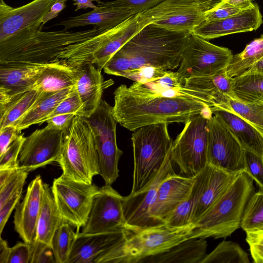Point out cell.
Instances as JSON below:
<instances>
[{"label":"cell","instance_id":"1","mask_svg":"<svg viewBox=\"0 0 263 263\" xmlns=\"http://www.w3.org/2000/svg\"><path fill=\"white\" fill-rule=\"evenodd\" d=\"M114 96L112 114L130 131L153 124L185 123L194 116L212 111L206 104L193 98L137 92L125 84L117 87Z\"/></svg>","mask_w":263,"mask_h":263},{"label":"cell","instance_id":"2","mask_svg":"<svg viewBox=\"0 0 263 263\" xmlns=\"http://www.w3.org/2000/svg\"><path fill=\"white\" fill-rule=\"evenodd\" d=\"M191 33L149 24L119 51L129 61L130 69L150 66L172 70L180 65Z\"/></svg>","mask_w":263,"mask_h":263},{"label":"cell","instance_id":"3","mask_svg":"<svg viewBox=\"0 0 263 263\" xmlns=\"http://www.w3.org/2000/svg\"><path fill=\"white\" fill-rule=\"evenodd\" d=\"M253 179L240 172L212 207L195 224L194 238L230 236L241 227L247 203L254 193Z\"/></svg>","mask_w":263,"mask_h":263},{"label":"cell","instance_id":"4","mask_svg":"<svg viewBox=\"0 0 263 263\" xmlns=\"http://www.w3.org/2000/svg\"><path fill=\"white\" fill-rule=\"evenodd\" d=\"M57 0H33L13 8L0 2V64L9 61L38 33L42 20Z\"/></svg>","mask_w":263,"mask_h":263},{"label":"cell","instance_id":"5","mask_svg":"<svg viewBox=\"0 0 263 263\" xmlns=\"http://www.w3.org/2000/svg\"><path fill=\"white\" fill-rule=\"evenodd\" d=\"M65 177L92 184L99 175L98 156L92 128L85 118L75 115L63 132L61 155L58 161Z\"/></svg>","mask_w":263,"mask_h":263},{"label":"cell","instance_id":"6","mask_svg":"<svg viewBox=\"0 0 263 263\" xmlns=\"http://www.w3.org/2000/svg\"><path fill=\"white\" fill-rule=\"evenodd\" d=\"M133 132L132 194L145 189L153 181L171 155L173 142L166 123L144 126Z\"/></svg>","mask_w":263,"mask_h":263},{"label":"cell","instance_id":"7","mask_svg":"<svg viewBox=\"0 0 263 263\" xmlns=\"http://www.w3.org/2000/svg\"><path fill=\"white\" fill-rule=\"evenodd\" d=\"M195 226L171 228L165 223L130 232L115 252L111 263H140L148 257L168 251L178 243L194 238Z\"/></svg>","mask_w":263,"mask_h":263},{"label":"cell","instance_id":"8","mask_svg":"<svg viewBox=\"0 0 263 263\" xmlns=\"http://www.w3.org/2000/svg\"><path fill=\"white\" fill-rule=\"evenodd\" d=\"M212 116L211 111L191 118L173 141L171 158L181 173L195 177L208 164V122Z\"/></svg>","mask_w":263,"mask_h":263},{"label":"cell","instance_id":"9","mask_svg":"<svg viewBox=\"0 0 263 263\" xmlns=\"http://www.w3.org/2000/svg\"><path fill=\"white\" fill-rule=\"evenodd\" d=\"M111 108L107 102L102 100L96 111L85 118L94 136L98 156L99 175L103 179L105 184L108 185H111L119 177L118 164L123 154L117 145V122L112 114Z\"/></svg>","mask_w":263,"mask_h":263},{"label":"cell","instance_id":"10","mask_svg":"<svg viewBox=\"0 0 263 263\" xmlns=\"http://www.w3.org/2000/svg\"><path fill=\"white\" fill-rule=\"evenodd\" d=\"M233 56L228 48L191 32L176 72L183 84L186 79L213 76L226 70Z\"/></svg>","mask_w":263,"mask_h":263},{"label":"cell","instance_id":"11","mask_svg":"<svg viewBox=\"0 0 263 263\" xmlns=\"http://www.w3.org/2000/svg\"><path fill=\"white\" fill-rule=\"evenodd\" d=\"M51 190L62 219L76 228L85 224L95 195L96 185L78 182L63 176L55 178Z\"/></svg>","mask_w":263,"mask_h":263},{"label":"cell","instance_id":"12","mask_svg":"<svg viewBox=\"0 0 263 263\" xmlns=\"http://www.w3.org/2000/svg\"><path fill=\"white\" fill-rule=\"evenodd\" d=\"M102 31L96 26L77 32L65 29L49 32L41 31L9 61L3 64L46 63L59 60L58 56L67 46L84 41Z\"/></svg>","mask_w":263,"mask_h":263},{"label":"cell","instance_id":"13","mask_svg":"<svg viewBox=\"0 0 263 263\" xmlns=\"http://www.w3.org/2000/svg\"><path fill=\"white\" fill-rule=\"evenodd\" d=\"M206 12L199 0H163L140 13L148 24L171 31L192 32L203 22Z\"/></svg>","mask_w":263,"mask_h":263},{"label":"cell","instance_id":"14","mask_svg":"<svg viewBox=\"0 0 263 263\" xmlns=\"http://www.w3.org/2000/svg\"><path fill=\"white\" fill-rule=\"evenodd\" d=\"M245 149L217 116L209 120L208 164L231 173L244 171Z\"/></svg>","mask_w":263,"mask_h":263},{"label":"cell","instance_id":"15","mask_svg":"<svg viewBox=\"0 0 263 263\" xmlns=\"http://www.w3.org/2000/svg\"><path fill=\"white\" fill-rule=\"evenodd\" d=\"M123 199L124 196L111 185L105 184L99 187L82 232L95 234L126 229L123 208Z\"/></svg>","mask_w":263,"mask_h":263},{"label":"cell","instance_id":"16","mask_svg":"<svg viewBox=\"0 0 263 263\" xmlns=\"http://www.w3.org/2000/svg\"><path fill=\"white\" fill-rule=\"evenodd\" d=\"M63 132L46 126L25 138L18 158V167L28 173L58 162L61 155Z\"/></svg>","mask_w":263,"mask_h":263},{"label":"cell","instance_id":"17","mask_svg":"<svg viewBox=\"0 0 263 263\" xmlns=\"http://www.w3.org/2000/svg\"><path fill=\"white\" fill-rule=\"evenodd\" d=\"M130 232L126 229L95 234L77 232L66 263H108Z\"/></svg>","mask_w":263,"mask_h":263},{"label":"cell","instance_id":"18","mask_svg":"<svg viewBox=\"0 0 263 263\" xmlns=\"http://www.w3.org/2000/svg\"><path fill=\"white\" fill-rule=\"evenodd\" d=\"M172 163L170 155L151 184L139 192L124 196L123 208L127 230L135 232L157 226L150 216L149 210L161 183L175 173Z\"/></svg>","mask_w":263,"mask_h":263},{"label":"cell","instance_id":"19","mask_svg":"<svg viewBox=\"0 0 263 263\" xmlns=\"http://www.w3.org/2000/svg\"><path fill=\"white\" fill-rule=\"evenodd\" d=\"M181 94L202 101L211 108H226L230 98L235 99L232 91V78L224 70L216 74L185 80L178 88Z\"/></svg>","mask_w":263,"mask_h":263},{"label":"cell","instance_id":"20","mask_svg":"<svg viewBox=\"0 0 263 263\" xmlns=\"http://www.w3.org/2000/svg\"><path fill=\"white\" fill-rule=\"evenodd\" d=\"M43 191L44 183L37 175L30 182L23 200L15 208L14 229L24 242L32 246L36 239Z\"/></svg>","mask_w":263,"mask_h":263},{"label":"cell","instance_id":"21","mask_svg":"<svg viewBox=\"0 0 263 263\" xmlns=\"http://www.w3.org/2000/svg\"><path fill=\"white\" fill-rule=\"evenodd\" d=\"M195 179V176L184 177L174 173L161 183L149 210L157 225L164 223L166 218L187 198Z\"/></svg>","mask_w":263,"mask_h":263},{"label":"cell","instance_id":"22","mask_svg":"<svg viewBox=\"0 0 263 263\" xmlns=\"http://www.w3.org/2000/svg\"><path fill=\"white\" fill-rule=\"evenodd\" d=\"M263 23L258 5L253 6L224 19L202 23L192 32L210 40L229 34L256 30Z\"/></svg>","mask_w":263,"mask_h":263},{"label":"cell","instance_id":"23","mask_svg":"<svg viewBox=\"0 0 263 263\" xmlns=\"http://www.w3.org/2000/svg\"><path fill=\"white\" fill-rule=\"evenodd\" d=\"M112 79L104 81L101 70L89 63L78 66L76 91L82 103L78 116L88 118L97 109L105 89L113 85Z\"/></svg>","mask_w":263,"mask_h":263},{"label":"cell","instance_id":"24","mask_svg":"<svg viewBox=\"0 0 263 263\" xmlns=\"http://www.w3.org/2000/svg\"><path fill=\"white\" fill-rule=\"evenodd\" d=\"M47 63L0 64V88L12 95H18L33 88Z\"/></svg>","mask_w":263,"mask_h":263},{"label":"cell","instance_id":"25","mask_svg":"<svg viewBox=\"0 0 263 263\" xmlns=\"http://www.w3.org/2000/svg\"><path fill=\"white\" fill-rule=\"evenodd\" d=\"M148 24L140 13L130 16L121 23L118 30L95 52L90 63L102 70L111 57Z\"/></svg>","mask_w":263,"mask_h":263},{"label":"cell","instance_id":"26","mask_svg":"<svg viewBox=\"0 0 263 263\" xmlns=\"http://www.w3.org/2000/svg\"><path fill=\"white\" fill-rule=\"evenodd\" d=\"M213 115L219 117L246 150L263 158V134L235 112L218 107L211 108Z\"/></svg>","mask_w":263,"mask_h":263},{"label":"cell","instance_id":"27","mask_svg":"<svg viewBox=\"0 0 263 263\" xmlns=\"http://www.w3.org/2000/svg\"><path fill=\"white\" fill-rule=\"evenodd\" d=\"M133 12L118 7L97 5V8L87 13L72 16L61 21L58 25L68 30L73 27L93 25L103 31L111 29L130 16Z\"/></svg>","mask_w":263,"mask_h":263},{"label":"cell","instance_id":"28","mask_svg":"<svg viewBox=\"0 0 263 263\" xmlns=\"http://www.w3.org/2000/svg\"><path fill=\"white\" fill-rule=\"evenodd\" d=\"M210 165L208 180L192 216L191 223L194 225L212 207L239 173L229 172Z\"/></svg>","mask_w":263,"mask_h":263},{"label":"cell","instance_id":"29","mask_svg":"<svg viewBox=\"0 0 263 263\" xmlns=\"http://www.w3.org/2000/svg\"><path fill=\"white\" fill-rule=\"evenodd\" d=\"M77 77L78 67L57 60L47 63L33 88L42 93L58 91L74 86Z\"/></svg>","mask_w":263,"mask_h":263},{"label":"cell","instance_id":"30","mask_svg":"<svg viewBox=\"0 0 263 263\" xmlns=\"http://www.w3.org/2000/svg\"><path fill=\"white\" fill-rule=\"evenodd\" d=\"M207 247L205 238H190L140 263H200L206 255Z\"/></svg>","mask_w":263,"mask_h":263},{"label":"cell","instance_id":"31","mask_svg":"<svg viewBox=\"0 0 263 263\" xmlns=\"http://www.w3.org/2000/svg\"><path fill=\"white\" fill-rule=\"evenodd\" d=\"M210 165L195 176L192 190L187 198L166 218L164 223L169 227L180 228L193 224L192 216L208 178Z\"/></svg>","mask_w":263,"mask_h":263},{"label":"cell","instance_id":"32","mask_svg":"<svg viewBox=\"0 0 263 263\" xmlns=\"http://www.w3.org/2000/svg\"><path fill=\"white\" fill-rule=\"evenodd\" d=\"M74 87L56 92L42 93L32 107L15 125L18 132L32 125L42 123L58 105L71 93Z\"/></svg>","mask_w":263,"mask_h":263},{"label":"cell","instance_id":"33","mask_svg":"<svg viewBox=\"0 0 263 263\" xmlns=\"http://www.w3.org/2000/svg\"><path fill=\"white\" fill-rule=\"evenodd\" d=\"M62 220L51 188L44 183L43 198L36 240L51 245L53 234Z\"/></svg>","mask_w":263,"mask_h":263},{"label":"cell","instance_id":"34","mask_svg":"<svg viewBox=\"0 0 263 263\" xmlns=\"http://www.w3.org/2000/svg\"><path fill=\"white\" fill-rule=\"evenodd\" d=\"M42 92L32 88L15 96L0 108V129L9 125L15 126L32 107Z\"/></svg>","mask_w":263,"mask_h":263},{"label":"cell","instance_id":"35","mask_svg":"<svg viewBox=\"0 0 263 263\" xmlns=\"http://www.w3.org/2000/svg\"><path fill=\"white\" fill-rule=\"evenodd\" d=\"M235 99L246 103H263V76L245 74L232 78Z\"/></svg>","mask_w":263,"mask_h":263},{"label":"cell","instance_id":"36","mask_svg":"<svg viewBox=\"0 0 263 263\" xmlns=\"http://www.w3.org/2000/svg\"><path fill=\"white\" fill-rule=\"evenodd\" d=\"M263 58V34L247 44L241 52L233 55L226 73L229 78L243 74Z\"/></svg>","mask_w":263,"mask_h":263},{"label":"cell","instance_id":"37","mask_svg":"<svg viewBox=\"0 0 263 263\" xmlns=\"http://www.w3.org/2000/svg\"><path fill=\"white\" fill-rule=\"evenodd\" d=\"M248 254L237 243L223 240L200 263H249Z\"/></svg>","mask_w":263,"mask_h":263},{"label":"cell","instance_id":"38","mask_svg":"<svg viewBox=\"0 0 263 263\" xmlns=\"http://www.w3.org/2000/svg\"><path fill=\"white\" fill-rule=\"evenodd\" d=\"M73 228L62 220L53 234L51 246L56 263H66L68 260L77 235Z\"/></svg>","mask_w":263,"mask_h":263},{"label":"cell","instance_id":"39","mask_svg":"<svg viewBox=\"0 0 263 263\" xmlns=\"http://www.w3.org/2000/svg\"><path fill=\"white\" fill-rule=\"evenodd\" d=\"M241 228L246 232L263 231V189L250 197L242 216Z\"/></svg>","mask_w":263,"mask_h":263},{"label":"cell","instance_id":"40","mask_svg":"<svg viewBox=\"0 0 263 263\" xmlns=\"http://www.w3.org/2000/svg\"><path fill=\"white\" fill-rule=\"evenodd\" d=\"M224 109L235 112L263 134V103H246L231 98Z\"/></svg>","mask_w":263,"mask_h":263},{"label":"cell","instance_id":"41","mask_svg":"<svg viewBox=\"0 0 263 263\" xmlns=\"http://www.w3.org/2000/svg\"><path fill=\"white\" fill-rule=\"evenodd\" d=\"M29 173L20 168L0 186V207L16 192L23 189Z\"/></svg>","mask_w":263,"mask_h":263},{"label":"cell","instance_id":"42","mask_svg":"<svg viewBox=\"0 0 263 263\" xmlns=\"http://www.w3.org/2000/svg\"><path fill=\"white\" fill-rule=\"evenodd\" d=\"M244 171L263 189V158L257 154L245 149Z\"/></svg>","mask_w":263,"mask_h":263},{"label":"cell","instance_id":"43","mask_svg":"<svg viewBox=\"0 0 263 263\" xmlns=\"http://www.w3.org/2000/svg\"><path fill=\"white\" fill-rule=\"evenodd\" d=\"M163 0H115L102 3L99 6L123 8L137 14L147 10L162 2Z\"/></svg>","mask_w":263,"mask_h":263},{"label":"cell","instance_id":"44","mask_svg":"<svg viewBox=\"0 0 263 263\" xmlns=\"http://www.w3.org/2000/svg\"><path fill=\"white\" fill-rule=\"evenodd\" d=\"M25 138L23 134H20L5 152L0 155V170L19 167L18 158Z\"/></svg>","mask_w":263,"mask_h":263},{"label":"cell","instance_id":"45","mask_svg":"<svg viewBox=\"0 0 263 263\" xmlns=\"http://www.w3.org/2000/svg\"><path fill=\"white\" fill-rule=\"evenodd\" d=\"M82 108V103L74 86L71 93L58 105L53 111L43 120L42 123L45 122L48 119L59 115L73 114L79 115Z\"/></svg>","mask_w":263,"mask_h":263},{"label":"cell","instance_id":"46","mask_svg":"<svg viewBox=\"0 0 263 263\" xmlns=\"http://www.w3.org/2000/svg\"><path fill=\"white\" fill-rule=\"evenodd\" d=\"M130 67L127 58L118 50L107 61L103 69L107 74L124 77Z\"/></svg>","mask_w":263,"mask_h":263},{"label":"cell","instance_id":"47","mask_svg":"<svg viewBox=\"0 0 263 263\" xmlns=\"http://www.w3.org/2000/svg\"><path fill=\"white\" fill-rule=\"evenodd\" d=\"M246 240L253 262L263 263V231L247 232Z\"/></svg>","mask_w":263,"mask_h":263},{"label":"cell","instance_id":"48","mask_svg":"<svg viewBox=\"0 0 263 263\" xmlns=\"http://www.w3.org/2000/svg\"><path fill=\"white\" fill-rule=\"evenodd\" d=\"M246 10L221 3L211 10L205 12L202 23L222 20ZM201 23V24H202Z\"/></svg>","mask_w":263,"mask_h":263},{"label":"cell","instance_id":"49","mask_svg":"<svg viewBox=\"0 0 263 263\" xmlns=\"http://www.w3.org/2000/svg\"><path fill=\"white\" fill-rule=\"evenodd\" d=\"M32 253V245L18 242L10 248L7 263H31Z\"/></svg>","mask_w":263,"mask_h":263},{"label":"cell","instance_id":"50","mask_svg":"<svg viewBox=\"0 0 263 263\" xmlns=\"http://www.w3.org/2000/svg\"><path fill=\"white\" fill-rule=\"evenodd\" d=\"M56 262L51 246L35 241L32 246L31 263Z\"/></svg>","mask_w":263,"mask_h":263},{"label":"cell","instance_id":"51","mask_svg":"<svg viewBox=\"0 0 263 263\" xmlns=\"http://www.w3.org/2000/svg\"><path fill=\"white\" fill-rule=\"evenodd\" d=\"M23 189L16 192L2 206L0 207V234H2L4 227L13 210L18 204Z\"/></svg>","mask_w":263,"mask_h":263},{"label":"cell","instance_id":"52","mask_svg":"<svg viewBox=\"0 0 263 263\" xmlns=\"http://www.w3.org/2000/svg\"><path fill=\"white\" fill-rule=\"evenodd\" d=\"M20 134L14 125L7 126L0 129V155L5 152Z\"/></svg>","mask_w":263,"mask_h":263},{"label":"cell","instance_id":"53","mask_svg":"<svg viewBox=\"0 0 263 263\" xmlns=\"http://www.w3.org/2000/svg\"><path fill=\"white\" fill-rule=\"evenodd\" d=\"M75 115L73 114L59 115L48 119L45 122L49 127L63 132L69 126Z\"/></svg>","mask_w":263,"mask_h":263},{"label":"cell","instance_id":"54","mask_svg":"<svg viewBox=\"0 0 263 263\" xmlns=\"http://www.w3.org/2000/svg\"><path fill=\"white\" fill-rule=\"evenodd\" d=\"M67 0H57L51 6L50 10L42 20L43 26L48 21L58 16L59 14L66 7Z\"/></svg>","mask_w":263,"mask_h":263},{"label":"cell","instance_id":"55","mask_svg":"<svg viewBox=\"0 0 263 263\" xmlns=\"http://www.w3.org/2000/svg\"><path fill=\"white\" fill-rule=\"evenodd\" d=\"M222 3L228 5L247 9L253 6V0H223Z\"/></svg>","mask_w":263,"mask_h":263},{"label":"cell","instance_id":"56","mask_svg":"<svg viewBox=\"0 0 263 263\" xmlns=\"http://www.w3.org/2000/svg\"><path fill=\"white\" fill-rule=\"evenodd\" d=\"M73 5L76 6V11L79 9H86L87 8H92V9L97 8V6L95 5L92 2L95 1L98 4L102 3L100 0H72Z\"/></svg>","mask_w":263,"mask_h":263},{"label":"cell","instance_id":"57","mask_svg":"<svg viewBox=\"0 0 263 263\" xmlns=\"http://www.w3.org/2000/svg\"><path fill=\"white\" fill-rule=\"evenodd\" d=\"M10 251L7 242L0 238V263H7Z\"/></svg>","mask_w":263,"mask_h":263},{"label":"cell","instance_id":"58","mask_svg":"<svg viewBox=\"0 0 263 263\" xmlns=\"http://www.w3.org/2000/svg\"><path fill=\"white\" fill-rule=\"evenodd\" d=\"M259 74L263 76V58L243 74Z\"/></svg>","mask_w":263,"mask_h":263},{"label":"cell","instance_id":"59","mask_svg":"<svg viewBox=\"0 0 263 263\" xmlns=\"http://www.w3.org/2000/svg\"><path fill=\"white\" fill-rule=\"evenodd\" d=\"M207 11L213 9L223 0H199Z\"/></svg>","mask_w":263,"mask_h":263}]
</instances>
